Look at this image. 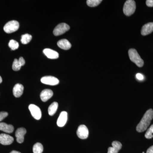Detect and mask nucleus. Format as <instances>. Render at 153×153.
Masks as SVG:
<instances>
[{
    "label": "nucleus",
    "instance_id": "23",
    "mask_svg": "<svg viewBox=\"0 0 153 153\" xmlns=\"http://www.w3.org/2000/svg\"><path fill=\"white\" fill-rule=\"evenodd\" d=\"M9 47L12 50H15L18 49L19 47V44L18 42L14 40H11L9 43Z\"/></svg>",
    "mask_w": 153,
    "mask_h": 153
},
{
    "label": "nucleus",
    "instance_id": "24",
    "mask_svg": "<svg viewBox=\"0 0 153 153\" xmlns=\"http://www.w3.org/2000/svg\"><path fill=\"white\" fill-rule=\"evenodd\" d=\"M145 137L148 139H150L153 137V124L150 127L146 132L145 135Z\"/></svg>",
    "mask_w": 153,
    "mask_h": 153
},
{
    "label": "nucleus",
    "instance_id": "18",
    "mask_svg": "<svg viewBox=\"0 0 153 153\" xmlns=\"http://www.w3.org/2000/svg\"><path fill=\"white\" fill-rule=\"evenodd\" d=\"M14 130L13 126L11 125L7 124L4 123H0V130L7 133H12Z\"/></svg>",
    "mask_w": 153,
    "mask_h": 153
},
{
    "label": "nucleus",
    "instance_id": "4",
    "mask_svg": "<svg viewBox=\"0 0 153 153\" xmlns=\"http://www.w3.org/2000/svg\"><path fill=\"white\" fill-rule=\"evenodd\" d=\"M19 28V22L16 21H10L5 25L4 31L7 33H11L16 32Z\"/></svg>",
    "mask_w": 153,
    "mask_h": 153
},
{
    "label": "nucleus",
    "instance_id": "30",
    "mask_svg": "<svg viewBox=\"0 0 153 153\" xmlns=\"http://www.w3.org/2000/svg\"><path fill=\"white\" fill-rule=\"evenodd\" d=\"M146 153H153V146H152L148 149Z\"/></svg>",
    "mask_w": 153,
    "mask_h": 153
},
{
    "label": "nucleus",
    "instance_id": "6",
    "mask_svg": "<svg viewBox=\"0 0 153 153\" xmlns=\"http://www.w3.org/2000/svg\"><path fill=\"white\" fill-rule=\"evenodd\" d=\"M29 109L32 116L35 119L39 120L41 118L42 113L40 108L34 104H30L29 106Z\"/></svg>",
    "mask_w": 153,
    "mask_h": 153
},
{
    "label": "nucleus",
    "instance_id": "19",
    "mask_svg": "<svg viewBox=\"0 0 153 153\" xmlns=\"http://www.w3.org/2000/svg\"><path fill=\"white\" fill-rule=\"evenodd\" d=\"M58 103L56 102H53L52 104L50 105L48 108V113L49 115L52 116L55 114V112L57 111V108H58Z\"/></svg>",
    "mask_w": 153,
    "mask_h": 153
},
{
    "label": "nucleus",
    "instance_id": "17",
    "mask_svg": "<svg viewBox=\"0 0 153 153\" xmlns=\"http://www.w3.org/2000/svg\"><path fill=\"white\" fill-rule=\"evenodd\" d=\"M57 45L60 48L64 50H68L71 47V43L66 39H62L58 41Z\"/></svg>",
    "mask_w": 153,
    "mask_h": 153
},
{
    "label": "nucleus",
    "instance_id": "25",
    "mask_svg": "<svg viewBox=\"0 0 153 153\" xmlns=\"http://www.w3.org/2000/svg\"><path fill=\"white\" fill-rule=\"evenodd\" d=\"M22 66L20 63H19V60L18 59H15L13 63V66H12L13 70L15 71H19L21 69Z\"/></svg>",
    "mask_w": 153,
    "mask_h": 153
},
{
    "label": "nucleus",
    "instance_id": "14",
    "mask_svg": "<svg viewBox=\"0 0 153 153\" xmlns=\"http://www.w3.org/2000/svg\"><path fill=\"white\" fill-rule=\"evenodd\" d=\"M53 92L50 89H47L42 91L40 94V97L42 101L46 102L52 97Z\"/></svg>",
    "mask_w": 153,
    "mask_h": 153
},
{
    "label": "nucleus",
    "instance_id": "20",
    "mask_svg": "<svg viewBox=\"0 0 153 153\" xmlns=\"http://www.w3.org/2000/svg\"><path fill=\"white\" fill-rule=\"evenodd\" d=\"M43 150L44 148L43 145L41 143H36L33 146V152L34 153H42Z\"/></svg>",
    "mask_w": 153,
    "mask_h": 153
},
{
    "label": "nucleus",
    "instance_id": "26",
    "mask_svg": "<svg viewBox=\"0 0 153 153\" xmlns=\"http://www.w3.org/2000/svg\"><path fill=\"white\" fill-rule=\"evenodd\" d=\"M8 114L7 112H0V121L4 120L5 118L7 116Z\"/></svg>",
    "mask_w": 153,
    "mask_h": 153
},
{
    "label": "nucleus",
    "instance_id": "5",
    "mask_svg": "<svg viewBox=\"0 0 153 153\" xmlns=\"http://www.w3.org/2000/svg\"><path fill=\"white\" fill-rule=\"evenodd\" d=\"M70 29V27L66 23H61L56 26L53 30V34L55 36L63 35Z\"/></svg>",
    "mask_w": 153,
    "mask_h": 153
},
{
    "label": "nucleus",
    "instance_id": "21",
    "mask_svg": "<svg viewBox=\"0 0 153 153\" xmlns=\"http://www.w3.org/2000/svg\"><path fill=\"white\" fill-rule=\"evenodd\" d=\"M32 36L28 34H25L22 35L21 38V42L22 44H27L32 40Z\"/></svg>",
    "mask_w": 153,
    "mask_h": 153
},
{
    "label": "nucleus",
    "instance_id": "2",
    "mask_svg": "<svg viewBox=\"0 0 153 153\" xmlns=\"http://www.w3.org/2000/svg\"><path fill=\"white\" fill-rule=\"evenodd\" d=\"M128 55L132 62L139 67H142L144 65L143 60L141 58L135 49H131L128 50Z\"/></svg>",
    "mask_w": 153,
    "mask_h": 153
},
{
    "label": "nucleus",
    "instance_id": "29",
    "mask_svg": "<svg viewBox=\"0 0 153 153\" xmlns=\"http://www.w3.org/2000/svg\"><path fill=\"white\" fill-rule=\"evenodd\" d=\"M19 63L21 64V66H23L25 65V59H24L23 57H20L19 58Z\"/></svg>",
    "mask_w": 153,
    "mask_h": 153
},
{
    "label": "nucleus",
    "instance_id": "1",
    "mask_svg": "<svg viewBox=\"0 0 153 153\" xmlns=\"http://www.w3.org/2000/svg\"><path fill=\"white\" fill-rule=\"evenodd\" d=\"M153 119V110L150 109L145 113L143 117L137 126L136 130L138 132H142L147 129Z\"/></svg>",
    "mask_w": 153,
    "mask_h": 153
},
{
    "label": "nucleus",
    "instance_id": "9",
    "mask_svg": "<svg viewBox=\"0 0 153 153\" xmlns=\"http://www.w3.org/2000/svg\"><path fill=\"white\" fill-rule=\"evenodd\" d=\"M14 141L13 137L5 134H0V143L3 145H10Z\"/></svg>",
    "mask_w": 153,
    "mask_h": 153
},
{
    "label": "nucleus",
    "instance_id": "10",
    "mask_svg": "<svg viewBox=\"0 0 153 153\" xmlns=\"http://www.w3.org/2000/svg\"><path fill=\"white\" fill-rule=\"evenodd\" d=\"M27 133V130L24 128H20L17 130L16 132V137L17 141L19 143H22L24 142V137Z\"/></svg>",
    "mask_w": 153,
    "mask_h": 153
},
{
    "label": "nucleus",
    "instance_id": "15",
    "mask_svg": "<svg viewBox=\"0 0 153 153\" xmlns=\"http://www.w3.org/2000/svg\"><path fill=\"white\" fill-rule=\"evenodd\" d=\"M24 90V86L22 84L19 83L16 84L13 89V93L14 96L16 97H20L23 94Z\"/></svg>",
    "mask_w": 153,
    "mask_h": 153
},
{
    "label": "nucleus",
    "instance_id": "16",
    "mask_svg": "<svg viewBox=\"0 0 153 153\" xmlns=\"http://www.w3.org/2000/svg\"><path fill=\"white\" fill-rule=\"evenodd\" d=\"M112 145V147L108 148V153H118L122 147V144L118 141L113 142Z\"/></svg>",
    "mask_w": 153,
    "mask_h": 153
},
{
    "label": "nucleus",
    "instance_id": "11",
    "mask_svg": "<svg viewBox=\"0 0 153 153\" xmlns=\"http://www.w3.org/2000/svg\"><path fill=\"white\" fill-rule=\"evenodd\" d=\"M153 32V22H150L143 26L142 28V35L145 36L151 34Z\"/></svg>",
    "mask_w": 153,
    "mask_h": 153
},
{
    "label": "nucleus",
    "instance_id": "8",
    "mask_svg": "<svg viewBox=\"0 0 153 153\" xmlns=\"http://www.w3.org/2000/svg\"><path fill=\"white\" fill-rule=\"evenodd\" d=\"M41 82L44 84L51 85H55L59 84V79L53 76H45L42 77Z\"/></svg>",
    "mask_w": 153,
    "mask_h": 153
},
{
    "label": "nucleus",
    "instance_id": "32",
    "mask_svg": "<svg viewBox=\"0 0 153 153\" xmlns=\"http://www.w3.org/2000/svg\"><path fill=\"white\" fill-rule=\"evenodd\" d=\"M2 82V79L1 77L0 76V83H1Z\"/></svg>",
    "mask_w": 153,
    "mask_h": 153
},
{
    "label": "nucleus",
    "instance_id": "22",
    "mask_svg": "<svg viewBox=\"0 0 153 153\" xmlns=\"http://www.w3.org/2000/svg\"><path fill=\"white\" fill-rule=\"evenodd\" d=\"M102 1V0H88L86 3L89 7H95L100 4Z\"/></svg>",
    "mask_w": 153,
    "mask_h": 153
},
{
    "label": "nucleus",
    "instance_id": "31",
    "mask_svg": "<svg viewBox=\"0 0 153 153\" xmlns=\"http://www.w3.org/2000/svg\"><path fill=\"white\" fill-rule=\"evenodd\" d=\"M10 153H21L20 152H18V151H12V152H11Z\"/></svg>",
    "mask_w": 153,
    "mask_h": 153
},
{
    "label": "nucleus",
    "instance_id": "12",
    "mask_svg": "<svg viewBox=\"0 0 153 153\" xmlns=\"http://www.w3.org/2000/svg\"><path fill=\"white\" fill-rule=\"evenodd\" d=\"M67 113L64 111L61 112L57 119V125L60 127L64 126L67 122Z\"/></svg>",
    "mask_w": 153,
    "mask_h": 153
},
{
    "label": "nucleus",
    "instance_id": "33",
    "mask_svg": "<svg viewBox=\"0 0 153 153\" xmlns=\"http://www.w3.org/2000/svg\"><path fill=\"white\" fill-rule=\"evenodd\" d=\"M143 153H145L144 152H143Z\"/></svg>",
    "mask_w": 153,
    "mask_h": 153
},
{
    "label": "nucleus",
    "instance_id": "3",
    "mask_svg": "<svg viewBox=\"0 0 153 153\" xmlns=\"http://www.w3.org/2000/svg\"><path fill=\"white\" fill-rule=\"evenodd\" d=\"M136 9V3L133 0L126 1L123 7V13L126 16H130L134 13Z\"/></svg>",
    "mask_w": 153,
    "mask_h": 153
},
{
    "label": "nucleus",
    "instance_id": "28",
    "mask_svg": "<svg viewBox=\"0 0 153 153\" xmlns=\"http://www.w3.org/2000/svg\"><path fill=\"white\" fill-rule=\"evenodd\" d=\"M146 4L148 7H153V0H147Z\"/></svg>",
    "mask_w": 153,
    "mask_h": 153
},
{
    "label": "nucleus",
    "instance_id": "13",
    "mask_svg": "<svg viewBox=\"0 0 153 153\" xmlns=\"http://www.w3.org/2000/svg\"><path fill=\"white\" fill-rule=\"evenodd\" d=\"M45 55L49 59H56L59 57L58 52L50 49H45L43 50Z\"/></svg>",
    "mask_w": 153,
    "mask_h": 153
},
{
    "label": "nucleus",
    "instance_id": "7",
    "mask_svg": "<svg viewBox=\"0 0 153 153\" xmlns=\"http://www.w3.org/2000/svg\"><path fill=\"white\" fill-rule=\"evenodd\" d=\"M88 129L87 127L84 125H81L78 127L76 131V134L79 138L81 139H85L88 136Z\"/></svg>",
    "mask_w": 153,
    "mask_h": 153
},
{
    "label": "nucleus",
    "instance_id": "27",
    "mask_svg": "<svg viewBox=\"0 0 153 153\" xmlns=\"http://www.w3.org/2000/svg\"><path fill=\"white\" fill-rule=\"evenodd\" d=\"M137 79H138L139 80H143V79L144 78V76L142 74H140V73H137L136 75Z\"/></svg>",
    "mask_w": 153,
    "mask_h": 153
}]
</instances>
